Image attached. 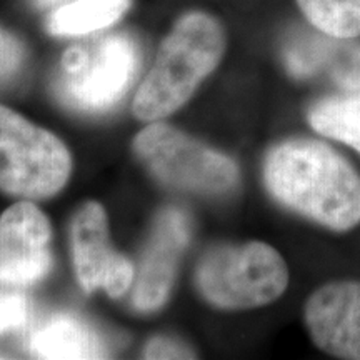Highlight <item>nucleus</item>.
Segmentation results:
<instances>
[{
	"instance_id": "obj_1",
	"label": "nucleus",
	"mask_w": 360,
	"mask_h": 360,
	"mask_svg": "<svg viewBox=\"0 0 360 360\" xmlns=\"http://www.w3.org/2000/svg\"><path fill=\"white\" fill-rule=\"evenodd\" d=\"M270 195L292 212L334 232L360 224V175L327 143L289 139L264 160Z\"/></svg>"
},
{
	"instance_id": "obj_2",
	"label": "nucleus",
	"mask_w": 360,
	"mask_h": 360,
	"mask_svg": "<svg viewBox=\"0 0 360 360\" xmlns=\"http://www.w3.org/2000/svg\"><path fill=\"white\" fill-rule=\"evenodd\" d=\"M227 49L220 22L205 12H188L160 44L155 62L134 97L135 119L157 122L186 105L217 69Z\"/></svg>"
},
{
	"instance_id": "obj_3",
	"label": "nucleus",
	"mask_w": 360,
	"mask_h": 360,
	"mask_svg": "<svg viewBox=\"0 0 360 360\" xmlns=\"http://www.w3.org/2000/svg\"><path fill=\"white\" fill-rule=\"evenodd\" d=\"M200 295L222 310H250L272 304L289 285L285 260L264 242L215 245L195 269Z\"/></svg>"
},
{
	"instance_id": "obj_4",
	"label": "nucleus",
	"mask_w": 360,
	"mask_h": 360,
	"mask_svg": "<svg viewBox=\"0 0 360 360\" xmlns=\"http://www.w3.org/2000/svg\"><path fill=\"white\" fill-rule=\"evenodd\" d=\"M134 152L159 182L204 197H225L240 184L231 157L167 124H150L134 139Z\"/></svg>"
},
{
	"instance_id": "obj_5",
	"label": "nucleus",
	"mask_w": 360,
	"mask_h": 360,
	"mask_svg": "<svg viewBox=\"0 0 360 360\" xmlns=\"http://www.w3.org/2000/svg\"><path fill=\"white\" fill-rule=\"evenodd\" d=\"M141 51L127 34H110L64 53L56 80L58 98L85 114L110 110L137 75Z\"/></svg>"
},
{
	"instance_id": "obj_6",
	"label": "nucleus",
	"mask_w": 360,
	"mask_h": 360,
	"mask_svg": "<svg viewBox=\"0 0 360 360\" xmlns=\"http://www.w3.org/2000/svg\"><path fill=\"white\" fill-rule=\"evenodd\" d=\"M70 174V152L57 135L0 105V191L27 200L49 199Z\"/></svg>"
},
{
	"instance_id": "obj_7",
	"label": "nucleus",
	"mask_w": 360,
	"mask_h": 360,
	"mask_svg": "<svg viewBox=\"0 0 360 360\" xmlns=\"http://www.w3.org/2000/svg\"><path fill=\"white\" fill-rule=\"evenodd\" d=\"M70 249L75 276L85 292L102 289L112 299H119L134 285V265L110 247L109 219L97 202H87L75 214Z\"/></svg>"
},
{
	"instance_id": "obj_8",
	"label": "nucleus",
	"mask_w": 360,
	"mask_h": 360,
	"mask_svg": "<svg viewBox=\"0 0 360 360\" xmlns=\"http://www.w3.org/2000/svg\"><path fill=\"white\" fill-rule=\"evenodd\" d=\"M52 229L32 202L22 200L0 215V285L30 287L52 270Z\"/></svg>"
},
{
	"instance_id": "obj_9",
	"label": "nucleus",
	"mask_w": 360,
	"mask_h": 360,
	"mask_svg": "<svg viewBox=\"0 0 360 360\" xmlns=\"http://www.w3.org/2000/svg\"><path fill=\"white\" fill-rule=\"evenodd\" d=\"M191 238V222L179 209H164L143 250L141 270L134 281L132 305L139 312L159 310L172 290L177 267Z\"/></svg>"
},
{
	"instance_id": "obj_10",
	"label": "nucleus",
	"mask_w": 360,
	"mask_h": 360,
	"mask_svg": "<svg viewBox=\"0 0 360 360\" xmlns=\"http://www.w3.org/2000/svg\"><path fill=\"white\" fill-rule=\"evenodd\" d=\"M310 339L337 359L360 360V282L339 281L319 287L304 307Z\"/></svg>"
},
{
	"instance_id": "obj_11",
	"label": "nucleus",
	"mask_w": 360,
	"mask_h": 360,
	"mask_svg": "<svg viewBox=\"0 0 360 360\" xmlns=\"http://www.w3.org/2000/svg\"><path fill=\"white\" fill-rule=\"evenodd\" d=\"M321 32L299 30L283 45V64L290 75L309 79L326 72L345 90L360 89V44Z\"/></svg>"
},
{
	"instance_id": "obj_12",
	"label": "nucleus",
	"mask_w": 360,
	"mask_h": 360,
	"mask_svg": "<svg viewBox=\"0 0 360 360\" xmlns=\"http://www.w3.org/2000/svg\"><path fill=\"white\" fill-rule=\"evenodd\" d=\"M29 350L40 359H101L105 347L101 335L74 314H52L32 328Z\"/></svg>"
},
{
	"instance_id": "obj_13",
	"label": "nucleus",
	"mask_w": 360,
	"mask_h": 360,
	"mask_svg": "<svg viewBox=\"0 0 360 360\" xmlns=\"http://www.w3.org/2000/svg\"><path fill=\"white\" fill-rule=\"evenodd\" d=\"M130 8V0H72L47 17V30L57 37H80L114 25Z\"/></svg>"
},
{
	"instance_id": "obj_14",
	"label": "nucleus",
	"mask_w": 360,
	"mask_h": 360,
	"mask_svg": "<svg viewBox=\"0 0 360 360\" xmlns=\"http://www.w3.org/2000/svg\"><path fill=\"white\" fill-rule=\"evenodd\" d=\"M307 120L317 134L347 143L360 154V89L321 98L309 109Z\"/></svg>"
},
{
	"instance_id": "obj_15",
	"label": "nucleus",
	"mask_w": 360,
	"mask_h": 360,
	"mask_svg": "<svg viewBox=\"0 0 360 360\" xmlns=\"http://www.w3.org/2000/svg\"><path fill=\"white\" fill-rule=\"evenodd\" d=\"M315 30L337 39L360 37V0H297Z\"/></svg>"
},
{
	"instance_id": "obj_16",
	"label": "nucleus",
	"mask_w": 360,
	"mask_h": 360,
	"mask_svg": "<svg viewBox=\"0 0 360 360\" xmlns=\"http://www.w3.org/2000/svg\"><path fill=\"white\" fill-rule=\"evenodd\" d=\"M25 62V49L15 35L0 27V85L19 74Z\"/></svg>"
},
{
	"instance_id": "obj_17",
	"label": "nucleus",
	"mask_w": 360,
	"mask_h": 360,
	"mask_svg": "<svg viewBox=\"0 0 360 360\" xmlns=\"http://www.w3.org/2000/svg\"><path fill=\"white\" fill-rule=\"evenodd\" d=\"M27 321V300L20 292L0 290V334L20 328Z\"/></svg>"
},
{
	"instance_id": "obj_18",
	"label": "nucleus",
	"mask_w": 360,
	"mask_h": 360,
	"mask_svg": "<svg viewBox=\"0 0 360 360\" xmlns=\"http://www.w3.org/2000/svg\"><path fill=\"white\" fill-rule=\"evenodd\" d=\"M147 359H192L193 354L179 342L165 339V337H157L148 342L143 350Z\"/></svg>"
},
{
	"instance_id": "obj_19",
	"label": "nucleus",
	"mask_w": 360,
	"mask_h": 360,
	"mask_svg": "<svg viewBox=\"0 0 360 360\" xmlns=\"http://www.w3.org/2000/svg\"><path fill=\"white\" fill-rule=\"evenodd\" d=\"M65 2L67 0H34V4L39 8H56Z\"/></svg>"
}]
</instances>
